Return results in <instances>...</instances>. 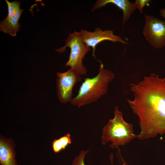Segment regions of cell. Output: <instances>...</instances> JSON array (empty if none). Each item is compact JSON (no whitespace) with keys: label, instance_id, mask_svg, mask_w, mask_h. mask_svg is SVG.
Masks as SVG:
<instances>
[{"label":"cell","instance_id":"15","mask_svg":"<svg viewBox=\"0 0 165 165\" xmlns=\"http://www.w3.org/2000/svg\"><path fill=\"white\" fill-rule=\"evenodd\" d=\"M122 165H127V164L124 162H123Z\"/></svg>","mask_w":165,"mask_h":165},{"label":"cell","instance_id":"13","mask_svg":"<svg viewBox=\"0 0 165 165\" xmlns=\"http://www.w3.org/2000/svg\"><path fill=\"white\" fill-rule=\"evenodd\" d=\"M149 0H136L134 2L137 9L141 13H143L142 9L145 6H149V2H151Z\"/></svg>","mask_w":165,"mask_h":165},{"label":"cell","instance_id":"7","mask_svg":"<svg viewBox=\"0 0 165 165\" xmlns=\"http://www.w3.org/2000/svg\"><path fill=\"white\" fill-rule=\"evenodd\" d=\"M79 33L82 41L88 46L92 48V56L95 58H96L95 54L96 47L103 41L119 42L123 44H128L120 36L114 35L112 31L108 29L103 31L97 27L94 32H92L82 29Z\"/></svg>","mask_w":165,"mask_h":165},{"label":"cell","instance_id":"11","mask_svg":"<svg viewBox=\"0 0 165 165\" xmlns=\"http://www.w3.org/2000/svg\"><path fill=\"white\" fill-rule=\"evenodd\" d=\"M72 143L71 135L68 133L58 139H55L52 142V149L54 152L58 153L65 149Z\"/></svg>","mask_w":165,"mask_h":165},{"label":"cell","instance_id":"4","mask_svg":"<svg viewBox=\"0 0 165 165\" xmlns=\"http://www.w3.org/2000/svg\"><path fill=\"white\" fill-rule=\"evenodd\" d=\"M68 38L65 41L66 44L56 50L62 53L65 51L67 47L70 48L69 59L65 66L70 67L81 75H85L87 73V69L82 64V60L90 51V48L82 41L79 32L75 30L73 33L68 32Z\"/></svg>","mask_w":165,"mask_h":165},{"label":"cell","instance_id":"14","mask_svg":"<svg viewBox=\"0 0 165 165\" xmlns=\"http://www.w3.org/2000/svg\"><path fill=\"white\" fill-rule=\"evenodd\" d=\"M159 13L160 15L165 19V8H162L160 9Z\"/></svg>","mask_w":165,"mask_h":165},{"label":"cell","instance_id":"1","mask_svg":"<svg viewBox=\"0 0 165 165\" xmlns=\"http://www.w3.org/2000/svg\"><path fill=\"white\" fill-rule=\"evenodd\" d=\"M130 87L134 98L127 100L139 118L141 129L136 138L144 140L165 134V77L152 74Z\"/></svg>","mask_w":165,"mask_h":165},{"label":"cell","instance_id":"8","mask_svg":"<svg viewBox=\"0 0 165 165\" xmlns=\"http://www.w3.org/2000/svg\"><path fill=\"white\" fill-rule=\"evenodd\" d=\"M5 1L7 5L8 14L6 17L0 21V31L14 37L20 30L21 25L19 20L24 10L20 8V1Z\"/></svg>","mask_w":165,"mask_h":165},{"label":"cell","instance_id":"2","mask_svg":"<svg viewBox=\"0 0 165 165\" xmlns=\"http://www.w3.org/2000/svg\"><path fill=\"white\" fill-rule=\"evenodd\" d=\"M115 74L110 70L105 69L101 62L99 72L94 77L84 79L77 95L70 102L78 108L97 101L108 92L109 83L112 81Z\"/></svg>","mask_w":165,"mask_h":165},{"label":"cell","instance_id":"3","mask_svg":"<svg viewBox=\"0 0 165 165\" xmlns=\"http://www.w3.org/2000/svg\"><path fill=\"white\" fill-rule=\"evenodd\" d=\"M114 114L113 118L109 119L102 129L101 142L105 145L110 142L111 148L119 149V146L124 145L136 138L137 135L134 133L133 124L125 121L117 105Z\"/></svg>","mask_w":165,"mask_h":165},{"label":"cell","instance_id":"10","mask_svg":"<svg viewBox=\"0 0 165 165\" xmlns=\"http://www.w3.org/2000/svg\"><path fill=\"white\" fill-rule=\"evenodd\" d=\"M109 3L114 4L123 11V26L137 9L134 2L132 3L128 0H98L96 1L91 11L104 7Z\"/></svg>","mask_w":165,"mask_h":165},{"label":"cell","instance_id":"12","mask_svg":"<svg viewBox=\"0 0 165 165\" xmlns=\"http://www.w3.org/2000/svg\"><path fill=\"white\" fill-rule=\"evenodd\" d=\"M89 149L80 151L78 156H76L73 161L72 165H85L84 163V158L89 152Z\"/></svg>","mask_w":165,"mask_h":165},{"label":"cell","instance_id":"5","mask_svg":"<svg viewBox=\"0 0 165 165\" xmlns=\"http://www.w3.org/2000/svg\"><path fill=\"white\" fill-rule=\"evenodd\" d=\"M143 33L148 42L155 48L165 46V21L151 15H145Z\"/></svg>","mask_w":165,"mask_h":165},{"label":"cell","instance_id":"6","mask_svg":"<svg viewBox=\"0 0 165 165\" xmlns=\"http://www.w3.org/2000/svg\"><path fill=\"white\" fill-rule=\"evenodd\" d=\"M56 84L57 97L62 103L71 102L74 86L81 80V75L72 68L64 73L57 72Z\"/></svg>","mask_w":165,"mask_h":165},{"label":"cell","instance_id":"9","mask_svg":"<svg viewBox=\"0 0 165 165\" xmlns=\"http://www.w3.org/2000/svg\"><path fill=\"white\" fill-rule=\"evenodd\" d=\"M16 144L13 139L0 135V164L1 165H18L15 150Z\"/></svg>","mask_w":165,"mask_h":165}]
</instances>
